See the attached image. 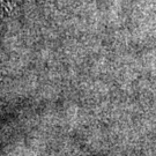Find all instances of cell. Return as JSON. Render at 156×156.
Here are the masks:
<instances>
[{
    "label": "cell",
    "mask_w": 156,
    "mask_h": 156,
    "mask_svg": "<svg viewBox=\"0 0 156 156\" xmlns=\"http://www.w3.org/2000/svg\"><path fill=\"white\" fill-rule=\"evenodd\" d=\"M16 4L17 0H0V14L12 11Z\"/></svg>",
    "instance_id": "1"
}]
</instances>
